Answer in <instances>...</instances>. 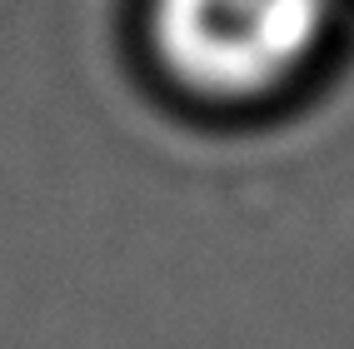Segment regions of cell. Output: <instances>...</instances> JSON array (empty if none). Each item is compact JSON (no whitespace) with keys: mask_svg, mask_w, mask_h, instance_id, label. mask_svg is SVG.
<instances>
[{"mask_svg":"<svg viewBox=\"0 0 354 349\" xmlns=\"http://www.w3.org/2000/svg\"><path fill=\"white\" fill-rule=\"evenodd\" d=\"M335 0H150L155 65L205 100H254L315 60Z\"/></svg>","mask_w":354,"mask_h":349,"instance_id":"obj_1","label":"cell"}]
</instances>
